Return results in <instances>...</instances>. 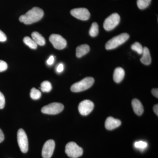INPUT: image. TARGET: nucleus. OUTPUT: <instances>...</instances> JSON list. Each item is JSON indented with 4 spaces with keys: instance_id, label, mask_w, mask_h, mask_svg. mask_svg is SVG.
Listing matches in <instances>:
<instances>
[{
    "instance_id": "1",
    "label": "nucleus",
    "mask_w": 158,
    "mask_h": 158,
    "mask_svg": "<svg viewBox=\"0 0 158 158\" xmlns=\"http://www.w3.org/2000/svg\"><path fill=\"white\" fill-rule=\"evenodd\" d=\"M43 10L38 7H35L28 11L25 14L20 16L19 20L21 22L29 25L37 22L43 17Z\"/></svg>"
},
{
    "instance_id": "2",
    "label": "nucleus",
    "mask_w": 158,
    "mask_h": 158,
    "mask_svg": "<svg viewBox=\"0 0 158 158\" xmlns=\"http://www.w3.org/2000/svg\"><path fill=\"white\" fill-rule=\"evenodd\" d=\"M94 80L91 77H87L78 82L75 83L71 87L70 89L73 92H79L89 89L94 83Z\"/></svg>"
},
{
    "instance_id": "3",
    "label": "nucleus",
    "mask_w": 158,
    "mask_h": 158,
    "mask_svg": "<svg viewBox=\"0 0 158 158\" xmlns=\"http://www.w3.org/2000/svg\"><path fill=\"white\" fill-rule=\"evenodd\" d=\"M129 35L127 33H123L113 37L106 43V48L107 50L115 49L124 43L129 38Z\"/></svg>"
},
{
    "instance_id": "4",
    "label": "nucleus",
    "mask_w": 158,
    "mask_h": 158,
    "mask_svg": "<svg viewBox=\"0 0 158 158\" xmlns=\"http://www.w3.org/2000/svg\"><path fill=\"white\" fill-rule=\"evenodd\" d=\"M65 152L69 157L77 158L83 155V150L74 142H70L65 146Z\"/></svg>"
},
{
    "instance_id": "5",
    "label": "nucleus",
    "mask_w": 158,
    "mask_h": 158,
    "mask_svg": "<svg viewBox=\"0 0 158 158\" xmlns=\"http://www.w3.org/2000/svg\"><path fill=\"white\" fill-rule=\"evenodd\" d=\"M63 104L58 102H54L44 106L41 109V112L44 114L56 115L62 112L64 110Z\"/></svg>"
},
{
    "instance_id": "6",
    "label": "nucleus",
    "mask_w": 158,
    "mask_h": 158,
    "mask_svg": "<svg viewBox=\"0 0 158 158\" xmlns=\"http://www.w3.org/2000/svg\"><path fill=\"white\" fill-rule=\"evenodd\" d=\"M120 20L119 15L114 13L105 20L103 24L104 28L106 31L113 30L118 25Z\"/></svg>"
},
{
    "instance_id": "7",
    "label": "nucleus",
    "mask_w": 158,
    "mask_h": 158,
    "mask_svg": "<svg viewBox=\"0 0 158 158\" xmlns=\"http://www.w3.org/2000/svg\"><path fill=\"white\" fill-rule=\"evenodd\" d=\"M17 141L22 152L24 153L27 152L28 150V140L27 134L22 129H20L18 131Z\"/></svg>"
},
{
    "instance_id": "8",
    "label": "nucleus",
    "mask_w": 158,
    "mask_h": 158,
    "mask_svg": "<svg viewBox=\"0 0 158 158\" xmlns=\"http://www.w3.org/2000/svg\"><path fill=\"white\" fill-rule=\"evenodd\" d=\"M49 39L54 47L57 49H63L65 48L67 45V42L65 38L59 34H52L50 36Z\"/></svg>"
},
{
    "instance_id": "9",
    "label": "nucleus",
    "mask_w": 158,
    "mask_h": 158,
    "mask_svg": "<svg viewBox=\"0 0 158 158\" xmlns=\"http://www.w3.org/2000/svg\"><path fill=\"white\" fill-rule=\"evenodd\" d=\"M94 108L93 102L89 100H86L81 102L79 105V113L82 116H87L90 114Z\"/></svg>"
},
{
    "instance_id": "10",
    "label": "nucleus",
    "mask_w": 158,
    "mask_h": 158,
    "mask_svg": "<svg viewBox=\"0 0 158 158\" xmlns=\"http://www.w3.org/2000/svg\"><path fill=\"white\" fill-rule=\"evenodd\" d=\"M72 15L81 20H87L90 17V13L86 8H77L71 10Z\"/></svg>"
},
{
    "instance_id": "11",
    "label": "nucleus",
    "mask_w": 158,
    "mask_h": 158,
    "mask_svg": "<svg viewBox=\"0 0 158 158\" xmlns=\"http://www.w3.org/2000/svg\"><path fill=\"white\" fill-rule=\"evenodd\" d=\"M55 142L54 140H49L44 143L42 150L43 158H51L53 154L55 148Z\"/></svg>"
},
{
    "instance_id": "12",
    "label": "nucleus",
    "mask_w": 158,
    "mask_h": 158,
    "mask_svg": "<svg viewBox=\"0 0 158 158\" xmlns=\"http://www.w3.org/2000/svg\"><path fill=\"white\" fill-rule=\"evenodd\" d=\"M121 124V122L119 119L109 117L105 122V127L108 130H113L118 127Z\"/></svg>"
},
{
    "instance_id": "13",
    "label": "nucleus",
    "mask_w": 158,
    "mask_h": 158,
    "mask_svg": "<svg viewBox=\"0 0 158 158\" xmlns=\"http://www.w3.org/2000/svg\"><path fill=\"white\" fill-rule=\"evenodd\" d=\"M132 106L134 112L138 116H141L144 112L143 105L140 101L137 99H134L132 102Z\"/></svg>"
},
{
    "instance_id": "14",
    "label": "nucleus",
    "mask_w": 158,
    "mask_h": 158,
    "mask_svg": "<svg viewBox=\"0 0 158 158\" xmlns=\"http://www.w3.org/2000/svg\"><path fill=\"white\" fill-rule=\"evenodd\" d=\"M125 71L121 67H118L115 69L113 74V80L116 83L121 82L124 78Z\"/></svg>"
},
{
    "instance_id": "15",
    "label": "nucleus",
    "mask_w": 158,
    "mask_h": 158,
    "mask_svg": "<svg viewBox=\"0 0 158 158\" xmlns=\"http://www.w3.org/2000/svg\"><path fill=\"white\" fill-rule=\"evenodd\" d=\"M142 57L141 59V62L145 65H149L152 62L151 57L150 53L148 48L147 47H144L143 48V53H142Z\"/></svg>"
},
{
    "instance_id": "16",
    "label": "nucleus",
    "mask_w": 158,
    "mask_h": 158,
    "mask_svg": "<svg viewBox=\"0 0 158 158\" xmlns=\"http://www.w3.org/2000/svg\"><path fill=\"white\" fill-rule=\"evenodd\" d=\"M90 47L88 44H82L79 46L76 49V56L77 58H81L89 52Z\"/></svg>"
},
{
    "instance_id": "17",
    "label": "nucleus",
    "mask_w": 158,
    "mask_h": 158,
    "mask_svg": "<svg viewBox=\"0 0 158 158\" xmlns=\"http://www.w3.org/2000/svg\"><path fill=\"white\" fill-rule=\"evenodd\" d=\"M31 36H32V39L37 44V45L40 46L45 45L46 43L45 39L38 32L36 31L33 32L31 34Z\"/></svg>"
},
{
    "instance_id": "18",
    "label": "nucleus",
    "mask_w": 158,
    "mask_h": 158,
    "mask_svg": "<svg viewBox=\"0 0 158 158\" xmlns=\"http://www.w3.org/2000/svg\"><path fill=\"white\" fill-rule=\"evenodd\" d=\"M23 42L27 45L29 48L33 49H35L37 48V45L33 39L29 37H26L24 38Z\"/></svg>"
},
{
    "instance_id": "19",
    "label": "nucleus",
    "mask_w": 158,
    "mask_h": 158,
    "mask_svg": "<svg viewBox=\"0 0 158 158\" xmlns=\"http://www.w3.org/2000/svg\"><path fill=\"white\" fill-rule=\"evenodd\" d=\"M152 0H137V6L139 9L143 10L149 6Z\"/></svg>"
},
{
    "instance_id": "20",
    "label": "nucleus",
    "mask_w": 158,
    "mask_h": 158,
    "mask_svg": "<svg viewBox=\"0 0 158 158\" xmlns=\"http://www.w3.org/2000/svg\"><path fill=\"white\" fill-rule=\"evenodd\" d=\"M98 26L97 23H93L89 31L90 36L92 37H96L98 35Z\"/></svg>"
},
{
    "instance_id": "21",
    "label": "nucleus",
    "mask_w": 158,
    "mask_h": 158,
    "mask_svg": "<svg viewBox=\"0 0 158 158\" xmlns=\"http://www.w3.org/2000/svg\"><path fill=\"white\" fill-rule=\"evenodd\" d=\"M40 89L43 92H50L52 89V86L50 82L48 81L43 82L40 86Z\"/></svg>"
},
{
    "instance_id": "22",
    "label": "nucleus",
    "mask_w": 158,
    "mask_h": 158,
    "mask_svg": "<svg viewBox=\"0 0 158 158\" xmlns=\"http://www.w3.org/2000/svg\"><path fill=\"white\" fill-rule=\"evenodd\" d=\"M31 98L34 100L39 99L41 97V93L39 90L35 88H32L30 93Z\"/></svg>"
},
{
    "instance_id": "23",
    "label": "nucleus",
    "mask_w": 158,
    "mask_h": 158,
    "mask_svg": "<svg viewBox=\"0 0 158 158\" xmlns=\"http://www.w3.org/2000/svg\"><path fill=\"white\" fill-rule=\"evenodd\" d=\"M131 49L135 51L140 55H141L143 53V48L140 43L135 42L131 45Z\"/></svg>"
},
{
    "instance_id": "24",
    "label": "nucleus",
    "mask_w": 158,
    "mask_h": 158,
    "mask_svg": "<svg viewBox=\"0 0 158 158\" xmlns=\"http://www.w3.org/2000/svg\"><path fill=\"white\" fill-rule=\"evenodd\" d=\"M134 145L136 148L141 150H143L147 148L148 144L147 142H145V141H136L135 142Z\"/></svg>"
},
{
    "instance_id": "25",
    "label": "nucleus",
    "mask_w": 158,
    "mask_h": 158,
    "mask_svg": "<svg viewBox=\"0 0 158 158\" xmlns=\"http://www.w3.org/2000/svg\"><path fill=\"white\" fill-rule=\"evenodd\" d=\"M8 68L7 63L3 60H0V72L5 71Z\"/></svg>"
},
{
    "instance_id": "26",
    "label": "nucleus",
    "mask_w": 158,
    "mask_h": 158,
    "mask_svg": "<svg viewBox=\"0 0 158 158\" xmlns=\"http://www.w3.org/2000/svg\"><path fill=\"white\" fill-rule=\"evenodd\" d=\"M5 103H6V101H5V96L0 91V109H2L4 108Z\"/></svg>"
},
{
    "instance_id": "27",
    "label": "nucleus",
    "mask_w": 158,
    "mask_h": 158,
    "mask_svg": "<svg viewBox=\"0 0 158 158\" xmlns=\"http://www.w3.org/2000/svg\"><path fill=\"white\" fill-rule=\"evenodd\" d=\"M7 40V37L4 32L0 30V42H5Z\"/></svg>"
},
{
    "instance_id": "28",
    "label": "nucleus",
    "mask_w": 158,
    "mask_h": 158,
    "mask_svg": "<svg viewBox=\"0 0 158 158\" xmlns=\"http://www.w3.org/2000/svg\"><path fill=\"white\" fill-rule=\"evenodd\" d=\"M64 70V65L62 63H60L58 65L56 68V71L58 73H61Z\"/></svg>"
},
{
    "instance_id": "29",
    "label": "nucleus",
    "mask_w": 158,
    "mask_h": 158,
    "mask_svg": "<svg viewBox=\"0 0 158 158\" xmlns=\"http://www.w3.org/2000/svg\"><path fill=\"white\" fill-rule=\"evenodd\" d=\"M54 61H55V59H54L53 56H51L49 58L47 61V63L48 65H52L53 64Z\"/></svg>"
},
{
    "instance_id": "30",
    "label": "nucleus",
    "mask_w": 158,
    "mask_h": 158,
    "mask_svg": "<svg viewBox=\"0 0 158 158\" xmlns=\"http://www.w3.org/2000/svg\"><path fill=\"white\" fill-rule=\"evenodd\" d=\"M152 94L156 98H158V88H154L152 90Z\"/></svg>"
},
{
    "instance_id": "31",
    "label": "nucleus",
    "mask_w": 158,
    "mask_h": 158,
    "mask_svg": "<svg viewBox=\"0 0 158 158\" xmlns=\"http://www.w3.org/2000/svg\"><path fill=\"white\" fill-rule=\"evenodd\" d=\"M5 139V136L2 130L0 129V143L2 142Z\"/></svg>"
},
{
    "instance_id": "32",
    "label": "nucleus",
    "mask_w": 158,
    "mask_h": 158,
    "mask_svg": "<svg viewBox=\"0 0 158 158\" xmlns=\"http://www.w3.org/2000/svg\"><path fill=\"white\" fill-rule=\"evenodd\" d=\"M153 110L155 113L156 114L157 116L158 115V104L155 105L153 107Z\"/></svg>"
}]
</instances>
